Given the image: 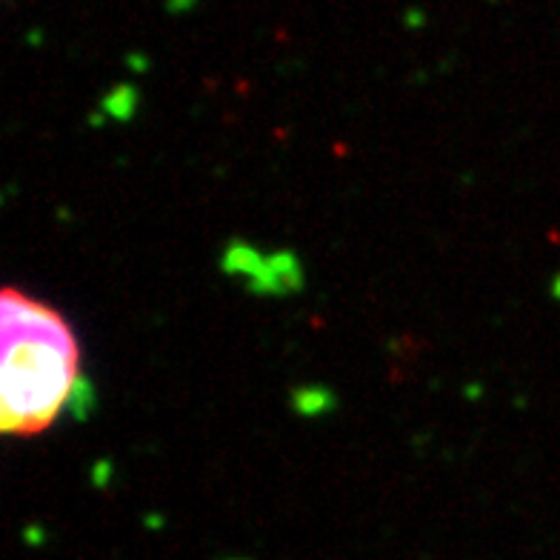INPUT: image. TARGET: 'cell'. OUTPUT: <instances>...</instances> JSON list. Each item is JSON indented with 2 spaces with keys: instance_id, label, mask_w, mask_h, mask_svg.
Returning a JSON list of instances; mask_svg holds the SVG:
<instances>
[{
  "instance_id": "3",
  "label": "cell",
  "mask_w": 560,
  "mask_h": 560,
  "mask_svg": "<svg viewBox=\"0 0 560 560\" xmlns=\"http://www.w3.org/2000/svg\"><path fill=\"white\" fill-rule=\"evenodd\" d=\"M264 264H266V254H261L257 246H252L246 241H229L223 254H221V269L232 277H246V284L252 277H257Z\"/></svg>"
},
{
  "instance_id": "1",
  "label": "cell",
  "mask_w": 560,
  "mask_h": 560,
  "mask_svg": "<svg viewBox=\"0 0 560 560\" xmlns=\"http://www.w3.org/2000/svg\"><path fill=\"white\" fill-rule=\"evenodd\" d=\"M4 363H0V429L35 435L69 406L78 383V343L52 306L4 292Z\"/></svg>"
},
{
  "instance_id": "2",
  "label": "cell",
  "mask_w": 560,
  "mask_h": 560,
  "mask_svg": "<svg viewBox=\"0 0 560 560\" xmlns=\"http://www.w3.org/2000/svg\"><path fill=\"white\" fill-rule=\"evenodd\" d=\"M249 292L252 295H295L304 289V266H300L297 254L289 249H277L266 254L264 269L257 272V277L249 280Z\"/></svg>"
},
{
  "instance_id": "8",
  "label": "cell",
  "mask_w": 560,
  "mask_h": 560,
  "mask_svg": "<svg viewBox=\"0 0 560 560\" xmlns=\"http://www.w3.org/2000/svg\"><path fill=\"white\" fill-rule=\"evenodd\" d=\"M552 289H555V297H560V275L555 277V286Z\"/></svg>"
},
{
  "instance_id": "5",
  "label": "cell",
  "mask_w": 560,
  "mask_h": 560,
  "mask_svg": "<svg viewBox=\"0 0 560 560\" xmlns=\"http://www.w3.org/2000/svg\"><path fill=\"white\" fill-rule=\"evenodd\" d=\"M103 115L106 118H115V120H132L138 112V92L132 86H118L109 95L103 98Z\"/></svg>"
},
{
  "instance_id": "7",
  "label": "cell",
  "mask_w": 560,
  "mask_h": 560,
  "mask_svg": "<svg viewBox=\"0 0 560 560\" xmlns=\"http://www.w3.org/2000/svg\"><path fill=\"white\" fill-rule=\"evenodd\" d=\"M112 472H115V466L109 461H98L92 466V483L95 486H106V483H109V478H112Z\"/></svg>"
},
{
  "instance_id": "6",
  "label": "cell",
  "mask_w": 560,
  "mask_h": 560,
  "mask_svg": "<svg viewBox=\"0 0 560 560\" xmlns=\"http://www.w3.org/2000/svg\"><path fill=\"white\" fill-rule=\"evenodd\" d=\"M92 409H95V386H92V380H86V378L80 375L78 383H75V389H72V398H69L67 412H69L75 420H86V418L92 415Z\"/></svg>"
},
{
  "instance_id": "4",
  "label": "cell",
  "mask_w": 560,
  "mask_h": 560,
  "mask_svg": "<svg viewBox=\"0 0 560 560\" xmlns=\"http://www.w3.org/2000/svg\"><path fill=\"white\" fill-rule=\"evenodd\" d=\"M335 403L337 398L332 389H327V386H297L292 392V409L300 418H320V415L332 412Z\"/></svg>"
}]
</instances>
